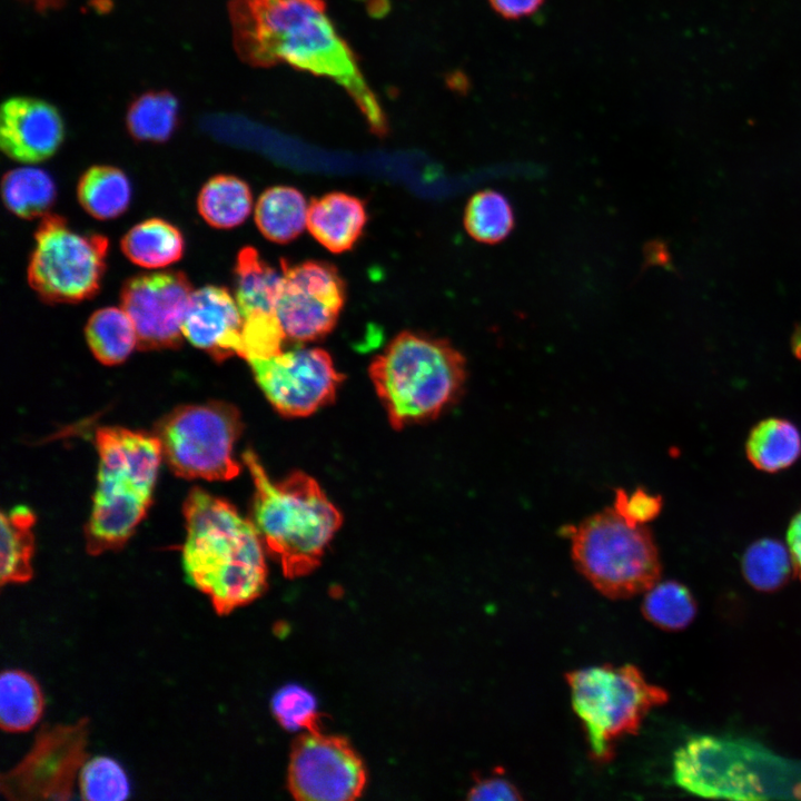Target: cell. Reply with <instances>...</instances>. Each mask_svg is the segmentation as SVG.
<instances>
[{"instance_id":"24","label":"cell","mask_w":801,"mask_h":801,"mask_svg":"<svg viewBox=\"0 0 801 801\" xmlns=\"http://www.w3.org/2000/svg\"><path fill=\"white\" fill-rule=\"evenodd\" d=\"M44 708L42 691L36 679L19 669L0 675V726L4 732L21 733L32 729Z\"/></svg>"},{"instance_id":"16","label":"cell","mask_w":801,"mask_h":801,"mask_svg":"<svg viewBox=\"0 0 801 801\" xmlns=\"http://www.w3.org/2000/svg\"><path fill=\"white\" fill-rule=\"evenodd\" d=\"M65 138L62 118L51 103L12 97L1 106L0 146L11 159L37 164L52 157Z\"/></svg>"},{"instance_id":"34","label":"cell","mask_w":801,"mask_h":801,"mask_svg":"<svg viewBox=\"0 0 801 801\" xmlns=\"http://www.w3.org/2000/svg\"><path fill=\"white\" fill-rule=\"evenodd\" d=\"M276 720L289 731L319 730V718L314 695L299 685L281 688L271 700Z\"/></svg>"},{"instance_id":"36","label":"cell","mask_w":801,"mask_h":801,"mask_svg":"<svg viewBox=\"0 0 801 801\" xmlns=\"http://www.w3.org/2000/svg\"><path fill=\"white\" fill-rule=\"evenodd\" d=\"M467 799L515 801L522 800L523 795L512 781L503 777L498 769L488 777L476 779L467 792Z\"/></svg>"},{"instance_id":"18","label":"cell","mask_w":801,"mask_h":801,"mask_svg":"<svg viewBox=\"0 0 801 801\" xmlns=\"http://www.w3.org/2000/svg\"><path fill=\"white\" fill-rule=\"evenodd\" d=\"M367 221L364 202L345 192H330L312 200L307 229L333 253L349 250L363 234Z\"/></svg>"},{"instance_id":"3","label":"cell","mask_w":801,"mask_h":801,"mask_svg":"<svg viewBox=\"0 0 801 801\" xmlns=\"http://www.w3.org/2000/svg\"><path fill=\"white\" fill-rule=\"evenodd\" d=\"M255 485L254 518L269 553L289 578L315 570L342 524L339 511L318 483L294 472L274 483L251 451L243 455Z\"/></svg>"},{"instance_id":"28","label":"cell","mask_w":801,"mask_h":801,"mask_svg":"<svg viewBox=\"0 0 801 801\" xmlns=\"http://www.w3.org/2000/svg\"><path fill=\"white\" fill-rule=\"evenodd\" d=\"M1 192L8 210L23 219L47 215L57 196L51 176L36 167L8 171L2 178Z\"/></svg>"},{"instance_id":"27","label":"cell","mask_w":801,"mask_h":801,"mask_svg":"<svg viewBox=\"0 0 801 801\" xmlns=\"http://www.w3.org/2000/svg\"><path fill=\"white\" fill-rule=\"evenodd\" d=\"M85 334L91 353L105 365L122 363L138 347L135 325L122 308L96 310L87 322Z\"/></svg>"},{"instance_id":"10","label":"cell","mask_w":801,"mask_h":801,"mask_svg":"<svg viewBox=\"0 0 801 801\" xmlns=\"http://www.w3.org/2000/svg\"><path fill=\"white\" fill-rule=\"evenodd\" d=\"M89 720L43 724L27 754L1 774L0 791L10 801L69 800L87 760Z\"/></svg>"},{"instance_id":"22","label":"cell","mask_w":801,"mask_h":801,"mask_svg":"<svg viewBox=\"0 0 801 801\" xmlns=\"http://www.w3.org/2000/svg\"><path fill=\"white\" fill-rule=\"evenodd\" d=\"M121 250L134 264L145 268H161L179 260L185 240L180 230L161 218L144 220L121 239Z\"/></svg>"},{"instance_id":"23","label":"cell","mask_w":801,"mask_h":801,"mask_svg":"<svg viewBox=\"0 0 801 801\" xmlns=\"http://www.w3.org/2000/svg\"><path fill=\"white\" fill-rule=\"evenodd\" d=\"M253 207V195L246 181L231 175L210 178L200 189L197 208L207 224L228 229L243 224Z\"/></svg>"},{"instance_id":"35","label":"cell","mask_w":801,"mask_h":801,"mask_svg":"<svg viewBox=\"0 0 801 801\" xmlns=\"http://www.w3.org/2000/svg\"><path fill=\"white\" fill-rule=\"evenodd\" d=\"M614 510L632 525H645L654 520L662 510V498L644 490H635L632 494L617 491Z\"/></svg>"},{"instance_id":"2","label":"cell","mask_w":801,"mask_h":801,"mask_svg":"<svg viewBox=\"0 0 801 801\" xmlns=\"http://www.w3.org/2000/svg\"><path fill=\"white\" fill-rule=\"evenodd\" d=\"M187 582L226 615L266 590L267 570L258 531L228 502L194 488L184 505Z\"/></svg>"},{"instance_id":"5","label":"cell","mask_w":801,"mask_h":801,"mask_svg":"<svg viewBox=\"0 0 801 801\" xmlns=\"http://www.w3.org/2000/svg\"><path fill=\"white\" fill-rule=\"evenodd\" d=\"M369 376L394 428L437 416L466 378L463 355L447 340L398 334L375 357Z\"/></svg>"},{"instance_id":"11","label":"cell","mask_w":801,"mask_h":801,"mask_svg":"<svg viewBox=\"0 0 801 801\" xmlns=\"http://www.w3.org/2000/svg\"><path fill=\"white\" fill-rule=\"evenodd\" d=\"M756 750L723 738L694 736L673 756L674 782L695 795L761 800L768 788L761 779Z\"/></svg>"},{"instance_id":"37","label":"cell","mask_w":801,"mask_h":801,"mask_svg":"<svg viewBox=\"0 0 801 801\" xmlns=\"http://www.w3.org/2000/svg\"><path fill=\"white\" fill-rule=\"evenodd\" d=\"M492 9L502 18L523 19L535 13L544 0H488Z\"/></svg>"},{"instance_id":"21","label":"cell","mask_w":801,"mask_h":801,"mask_svg":"<svg viewBox=\"0 0 801 801\" xmlns=\"http://www.w3.org/2000/svg\"><path fill=\"white\" fill-rule=\"evenodd\" d=\"M308 206L296 188L277 186L266 189L255 207V222L269 240L285 244L307 227Z\"/></svg>"},{"instance_id":"25","label":"cell","mask_w":801,"mask_h":801,"mask_svg":"<svg viewBox=\"0 0 801 801\" xmlns=\"http://www.w3.org/2000/svg\"><path fill=\"white\" fill-rule=\"evenodd\" d=\"M31 510L18 505L1 514V585L24 583L32 577L31 557L34 548Z\"/></svg>"},{"instance_id":"4","label":"cell","mask_w":801,"mask_h":801,"mask_svg":"<svg viewBox=\"0 0 801 801\" xmlns=\"http://www.w3.org/2000/svg\"><path fill=\"white\" fill-rule=\"evenodd\" d=\"M98 484L86 531L87 551L99 555L120 548L151 503L162 457L158 436L121 427L96 433Z\"/></svg>"},{"instance_id":"17","label":"cell","mask_w":801,"mask_h":801,"mask_svg":"<svg viewBox=\"0 0 801 801\" xmlns=\"http://www.w3.org/2000/svg\"><path fill=\"white\" fill-rule=\"evenodd\" d=\"M243 323L239 306L229 290L208 285L192 291L182 334L191 345L222 360L239 356Z\"/></svg>"},{"instance_id":"29","label":"cell","mask_w":801,"mask_h":801,"mask_svg":"<svg viewBox=\"0 0 801 801\" xmlns=\"http://www.w3.org/2000/svg\"><path fill=\"white\" fill-rule=\"evenodd\" d=\"M178 110V100L171 92H145L132 101L127 111V129L136 140L164 142L177 127Z\"/></svg>"},{"instance_id":"1","label":"cell","mask_w":801,"mask_h":801,"mask_svg":"<svg viewBox=\"0 0 801 801\" xmlns=\"http://www.w3.org/2000/svg\"><path fill=\"white\" fill-rule=\"evenodd\" d=\"M234 47L254 67L288 63L342 86L370 130H388L383 108L362 73L355 52L337 32L325 0H230Z\"/></svg>"},{"instance_id":"9","label":"cell","mask_w":801,"mask_h":801,"mask_svg":"<svg viewBox=\"0 0 801 801\" xmlns=\"http://www.w3.org/2000/svg\"><path fill=\"white\" fill-rule=\"evenodd\" d=\"M34 239L28 281L43 301L79 303L99 291L106 270L108 238L77 233L65 218L47 214Z\"/></svg>"},{"instance_id":"14","label":"cell","mask_w":801,"mask_h":801,"mask_svg":"<svg viewBox=\"0 0 801 801\" xmlns=\"http://www.w3.org/2000/svg\"><path fill=\"white\" fill-rule=\"evenodd\" d=\"M281 270L276 314L286 337L309 342L326 336L335 327L346 297L336 267L314 260L290 266L281 260Z\"/></svg>"},{"instance_id":"39","label":"cell","mask_w":801,"mask_h":801,"mask_svg":"<svg viewBox=\"0 0 801 801\" xmlns=\"http://www.w3.org/2000/svg\"><path fill=\"white\" fill-rule=\"evenodd\" d=\"M791 346L793 354L801 359V325H799L791 339Z\"/></svg>"},{"instance_id":"33","label":"cell","mask_w":801,"mask_h":801,"mask_svg":"<svg viewBox=\"0 0 801 801\" xmlns=\"http://www.w3.org/2000/svg\"><path fill=\"white\" fill-rule=\"evenodd\" d=\"M78 787L81 799L89 801H121L130 793L122 767L105 755L86 760L78 777Z\"/></svg>"},{"instance_id":"31","label":"cell","mask_w":801,"mask_h":801,"mask_svg":"<svg viewBox=\"0 0 801 801\" xmlns=\"http://www.w3.org/2000/svg\"><path fill=\"white\" fill-rule=\"evenodd\" d=\"M741 570L754 589L771 592L783 586L793 572L787 545L773 538L753 542L743 553Z\"/></svg>"},{"instance_id":"38","label":"cell","mask_w":801,"mask_h":801,"mask_svg":"<svg viewBox=\"0 0 801 801\" xmlns=\"http://www.w3.org/2000/svg\"><path fill=\"white\" fill-rule=\"evenodd\" d=\"M787 547L791 556L793 572L801 580V508L794 514L789 524Z\"/></svg>"},{"instance_id":"32","label":"cell","mask_w":801,"mask_h":801,"mask_svg":"<svg viewBox=\"0 0 801 801\" xmlns=\"http://www.w3.org/2000/svg\"><path fill=\"white\" fill-rule=\"evenodd\" d=\"M644 593L642 613L649 622L662 630H682L695 616V601L688 587L679 582H656Z\"/></svg>"},{"instance_id":"26","label":"cell","mask_w":801,"mask_h":801,"mask_svg":"<svg viewBox=\"0 0 801 801\" xmlns=\"http://www.w3.org/2000/svg\"><path fill=\"white\" fill-rule=\"evenodd\" d=\"M77 196L81 207L101 220L122 215L130 202L131 186L126 174L112 166H93L80 177Z\"/></svg>"},{"instance_id":"6","label":"cell","mask_w":801,"mask_h":801,"mask_svg":"<svg viewBox=\"0 0 801 801\" xmlns=\"http://www.w3.org/2000/svg\"><path fill=\"white\" fill-rule=\"evenodd\" d=\"M565 679L590 755L600 763L612 760L616 742L636 733L647 713L668 701L666 691L633 664L589 666Z\"/></svg>"},{"instance_id":"19","label":"cell","mask_w":801,"mask_h":801,"mask_svg":"<svg viewBox=\"0 0 801 801\" xmlns=\"http://www.w3.org/2000/svg\"><path fill=\"white\" fill-rule=\"evenodd\" d=\"M235 298L243 318L257 314H276L284 275L250 247L239 250L234 268Z\"/></svg>"},{"instance_id":"7","label":"cell","mask_w":801,"mask_h":801,"mask_svg":"<svg viewBox=\"0 0 801 801\" xmlns=\"http://www.w3.org/2000/svg\"><path fill=\"white\" fill-rule=\"evenodd\" d=\"M578 572L604 596L619 600L644 593L661 575L659 551L645 525H632L606 508L571 531Z\"/></svg>"},{"instance_id":"40","label":"cell","mask_w":801,"mask_h":801,"mask_svg":"<svg viewBox=\"0 0 801 801\" xmlns=\"http://www.w3.org/2000/svg\"><path fill=\"white\" fill-rule=\"evenodd\" d=\"M39 3L48 4L53 2L55 0H37Z\"/></svg>"},{"instance_id":"20","label":"cell","mask_w":801,"mask_h":801,"mask_svg":"<svg viewBox=\"0 0 801 801\" xmlns=\"http://www.w3.org/2000/svg\"><path fill=\"white\" fill-rule=\"evenodd\" d=\"M745 453L755 468L767 473L780 472L801 456V434L785 418L762 419L750 431Z\"/></svg>"},{"instance_id":"8","label":"cell","mask_w":801,"mask_h":801,"mask_svg":"<svg viewBox=\"0 0 801 801\" xmlns=\"http://www.w3.org/2000/svg\"><path fill=\"white\" fill-rule=\"evenodd\" d=\"M241 428L236 407L210 402L175 409L161 421L157 436L162 456L176 475L228 481L240 472L234 446Z\"/></svg>"},{"instance_id":"30","label":"cell","mask_w":801,"mask_h":801,"mask_svg":"<svg viewBox=\"0 0 801 801\" xmlns=\"http://www.w3.org/2000/svg\"><path fill=\"white\" fill-rule=\"evenodd\" d=\"M464 226L475 240L497 244L505 239L514 227L512 206L498 191H478L469 198L465 207Z\"/></svg>"},{"instance_id":"13","label":"cell","mask_w":801,"mask_h":801,"mask_svg":"<svg viewBox=\"0 0 801 801\" xmlns=\"http://www.w3.org/2000/svg\"><path fill=\"white\" fill-rule=\"evenodd\" d=\"M247 362L267 399L286 416H307L330 403L344 378L320 348L298 347Z\"/></svg>"},{"instance_id":"15","label":"cell","mask_w":801,"mask_h":801,"mask_svg":"<svg viewBox=\"0 0 801 801\" xmlns=\"http://www.w3.org/2000/svg\"><path fill=\"white\" fill-rule=\"evenodd\" d=\"M191 294L188 277L177 270L140 274L125 281L121 308L135 325L140 349L180 346Z\"/></svg>"},{"instance_id":"12","label":"cell","mask_w":801,"mask_h":801,"mask_svg":"<svg viewBox=\"0 0 801 801\" xmlns=\"http://www.w3.org/2000/svg\"><path fill=\"white\" fill-rule=\"evenodd\" d=\"M367 774L350 743L319 730L294 742L287 774L291 795L301 801H346L360 797Z\"/></svg>"}]
</instances>
